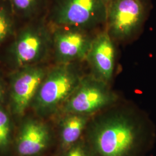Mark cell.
<instances>
[{
  "mask_svg": "<svg viewBox=\"0 0 156 156\" xmlns=\"http://www.w3.org/2000/svg\"><path fill=\"white\" fill-rule=\"evenodd\" d=\"M86 128L87 147L93 156H131L144 138L143 124L125 110L100 115Z\"/></svg>",
  "mask_w": 156,
  "mask_h": 156,
  "instance_id": "cell-1",
  "label": "cell"
},
{
  "mask_svg": "<svg viewBox=\"0 0 156 156\" xmlns=\"http://www.w3.org/2000/svg\"><path fill=\"white\" fill-rule=\"evenodd\" d=\"M83 77L75 63L56 64L49 68L30 108L39 118L59 113Z\"/></svg>",
  "mask_w": 156,
  "mask_h": 156,
  "instance_id": "cell-2",
  "label": "cell"
},
{
  "mask_svg": "<svg viewBox=\"0 0 156 156\" xmlns=\"http://www.w3.org/2000/svg\"><path fill=\"white\" fill-rule=\"evenodd\" d=\"M46 25L40 17L28 21L15 33L6 53L12 71L45 62L52 51V31Z\"/></svg>",
  "mask_w": 156,
  "mask_h": 156,
  "instance_id": "cell-3",
  "label": "cell"
},
{
  "mask_svg": "<svg viewBox=\"0 0 156 156\" xmlns=\"http://www.w3.org/2000/svg\"><path fill=\"white\" fill-rule=\"evenodd\" d=\"M105 0H53L47 17L54 27H73L87 30L106 23Z\"/></svg>",
  "mask_w": 156,
  "mask_h": 156,
  "instance_id": "cell-4",
  "label": "cell"
},
{
  "mask_svg": "<svg viewBox=\"0 0 156 156\" xmlns=\"http://www.w3.org/2000/svg\"><path fill=\"white\" fill-rule=\"evenodd\" d=\"M49 68L43 64L12 70L8 76V107L17 119L25 116Z\"/></svg>",
  "mask_w": 156,
  "mask_h": 156,
  "instance_id": "cell-5",
  "label": "cell"
},
{
  "mask_svg": "<svg viewBox=\"0 0 156 156\" xmlns=\"http://www.w3.org/2000/svg\"><path fill=\"white\" fill-rule=\"evenodd\" d=\"M147 10V0H111L107 9V33L119 41L131 37L143 25Z\"/></svg>",
  "mask_w": 156,
  "mask_h": 156,
  "instance_id": "cell-6",
  "label": "cell"
},
{
  "mask_svg": "<svg viewBox=\"0 0 156 156\" xmlns=\"http://www.w3.org/2000/svg\"><path fill=\"white\" fill-rule=\"evenodd\" d=\"M116 100V95L107 83L93 75L83 76L59 113L89 116L111 105Z\"/></svg>",
  "mask_w": 156,
  "mask_h": 156,
  "instance_id": "cell-7",
  "label": "cell"
},
{
  "mask_svg": "<svg viewBox=\"0 0 156 156\" xmlns=\"http://www.w3.org/2000/svg\"><path fill=\"white\" fill-rule=\"evenodd\" d=\"M86 30L73 27H55L52 51L56 64H69L86 60L93 38Z\"/></svg>",
  "mask_w": 156,
  "mask_h": 156,
  "instance_id": "cell-8",
  "label": "cell"
},
{
  "mask_svg": "<svg viewBox=\"0 0 156 156\" xmlns=\"http://www.w3.org/2000/svg\"><path fill=\"white\" fill-rule=\"evenodd\" d=\"M13 146L18 156H39L50 147L52 133L49 126L40 119L23 117Z\"/></svg>",
  "mask_w": 156,
  "mask_h": 156,
  "instance_id": "cell-9",
  "label": "cell"
},
{
  "mask_svg": "<svg viewBox=\"0 0 156 156\" xmlns=\"http://www.w3.org/2000/svg\"><path fill=\"white\" fill-rule=\"evenodd\" d=\"M111 37L107 31L93 38L86 57L93 73V76L108 83L114 73L115 49Z\"/></svg>",
  "mask_w": 156,
  "mask_h": 156,
  "instance_id": "cell-10",
  "label": "cell"
},
{
  "mask_svg": "<svg viewBox=\"0 0 156 156\" xmlns=\"http://www.w3.org/2000/svg\"><path fill=\"white\" fill-rule=\"evenodd\" d=\"M89 116L68 113L63 115L60 122V139L62 147L66 150L79 141L87 127Z\"/></svg>",
  "mask_w": 156,
  "mask_h": 156,
  "instance_id": "cell-11",
  "label": "cell"
},
{
  "mask_svg": "<svg viewBox=\"0 0 156 156\" xmlns=\"http://www.w3.org/2000/svg\"><path fill=\"white\" fill-rule=\"evenodd\" d=\"M17 19L30 21L48 11V0H9Z\"/></svg>",
  "mask_w": 156,
  "mask_h": 156,
  "instance_id": "cell-12",
  "label": "cell"
},
{
  "mask_svg": "<svg viewBox=\"0 0 156 156\" xmlns=\"http://www.w3.org/2000/svg\"><path fill=\"white\" fill-rule=\"evenodd\" d=\"M13 117L9 108L0 104V156L8 154L13 146Z\"/></svg>",
  "mask_w": 156,
  "mask_h": 156,
  "instance_id": "cell-13",
  "label": "cell"
},
{
  "mask_svg": "<svg viewBox=\"0 0 156 156\" xmlns=\"http://www.w3.org/2000/svg\"><path fill=\"white\" fill-rule=\"evenodd\" d=\"M17 18L9 0H0V47L6 39L15 34Z\"/></svg>",
  "mask_w": 156,
  "mask_h": 156,
  "instance_id": "cell-14",
  "label": "cell"
},
{
  "mask_svg": "<svg viewBox=\"0 0 156 156\" xmlns=\"http://www.w3.org/2000/svg\"><path fill=\"white\" fill-rule=\"evenodd\" d=\"M89 151L87 146L78 141L66 150L63 156H89Z\"/></svg>",
  "mask_w": 156,
  "mask_h": 156,
  "instance_id": "cell-15",
  "label": "cell"
},
{
  "mask_svg": "<svg viewBox=\"0 0 156 156\" xmlns=\"http://www.w3.org/2000/svg\"><path fill=\"white\" fill-rule=\"evenodd\" d=\"M8 100V83L0 75V104H5Z\"/></svg>",
  "mask_w": 156,
  "mask_h": 156,
  "instance_id": "cell-16",
  "label": "cell"
}]
</instances>
